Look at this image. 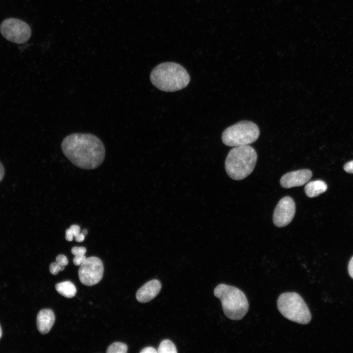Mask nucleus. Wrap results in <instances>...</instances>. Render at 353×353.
I'll use <instances>...</instances> for the list:
<instances>
[{
    "instance_id": "aec40b11",
    "label": "nucleus",
    "mask_w": 353,
    "mask_h": 353,
    "mask_svg": "<svg viewBox=\"0 0 353 353\" xmlns=\"http://www.w3.org/2000/svg\"><path fill=\"white\" fill-rule=\"evenodd\" d=\"M86 257L84 255H75L73 258V263L76 266H80L86 260Z\"/></svg>"
},
{
    "instance_id": "9d476101",
    "label": "nucleus",
    "mask_w": 353,
    "mask_h": 353,
    "mask_svg": "<svg viewBox=\"0 0 353 353\" xmlns=\"http://www.w3.org/2000/svg\"><path fill=\"white\" fill-rule=\"evenodd\" d=\"M312 176L311 171L302 169L287 173L280 180L281 186L285 188L301 186L307 183Z\"/></svg>"
},
{
    "instance_id": "39448f33",
    "label": "nucleus",
    "mask_w": 353,
    "mask_h": 353,
    "mask_svg": "<svg viewBox=\"0 0 353 353\" xmlns=\"http://www.w3.org/2000/svg\"><path fill=\"white\" fill-rule=\"evenodd\" d=\"M279 311L286 318L293 322L307 324L311 319L309 309L303 298L296 292H286L278 298Z\"/></svg>"
},
{
    "instance_id": "20e7f679",
    "label": "nucleus",
    "mask_w": 353,
    "mask_h": 353,
    "mask_svg": "<svg viewBox=\"0 0 353 353\" xmlns=\"http://www.w3.org/2000/svg\"><path fill=\"white\" fill-rule=\"evenodd\" d=\"M214 296L221 301L225 315L229 319H242L249 309V303L245 294L233 286L221 283L214 290Z\"/></svg>"
},
{
    "instance_id": "f3484780",
    "label": "nucleus",
    "mask_w": 353,
    "mask_h": 353,
    "mask_svg": "<svg viewBox=\"0 0 353 353\" xmlns=\"http://www.w3.org/2000/svg\"><path fill=\"white\" fill-rule=\"evenodd\" d=\"M64 269V266L60 265L56 262L51 263L50 266V272L53 275H57L59 271H62Z\"/></svg>"
},
{
    "instance_id": "6e6552de",
    "label": "nucleus",
    "mask_w": 353,
    "mask_h": 353,
    "mask_svg": "<svg viewBox=\"0 0 353 353\" xmlns=\"http://www.w3.org/2000/svg\"><path fill=\"white\" fill-rule=\"evenodd\" d=\"M103 265L98 257L91 256L86 258L80 265L78 277L80 282L87 286H92L99 283L103 277Z\"/></svg>"
},
{
    "instance_id": "423d86ee",
    "label": "nucleus",
    "mask_w": 353,
    "mask_h": 353,
    "mask_svg": "<svg viewBox=\"0 0 353 353\" xmlns=\"http://www.w3.org/2000/svg\"><path fill=\"white\" fill-rule=\"evenodd\" d=\"M259 133L256 124L249 121H242L227 128L222 133V140L227 146L248 145L258 139Z\"/></svg>"
},
{
    "instance_id": "a878e982",
    "label": "nucleus",
    "mask_w": 353,
    "mask_h": 353,
    "mask_svg": "<svg viewBox=\"0 0 353 353\" xmlns=\"http://www.w3.org/2000/svg\"><path fill=\"white\" fill-rule=\"evenodd\" d=\"M76 241L77 242H82L84 241L85 236L81 233H79L78 235L75 237Z\"/></svg>"
},
{
    "instance_id": "cd10ccee",
    "label": "nucleus",
    "mask_w": 353,
    "mask_h": 353,
    "mask_svg": "<svg viewBox=\"0 0 353 353\" xmlns=\"http://www.w3.org/2000/svg\"><path fill=\"white\" fill-rule=\"evenodd\" d=\"M81 233L85 236L87 234V230L85 229L82 230Z\"/></svg>"
},
{
    "instance_id": "a211bd4d",
    "label": "nucleus",
    "mask_w": 353,
    "mask_h": 353,
    "mask_svg": "<svg viewBox=\"0 0 353 353\" xmlns=\"http://www.w3.org/2000/svg\"><path fill=\"white\" fill-rule=\"evenodd\" d=\"M86 252V249L84 247H74L71 249L72 253L75 255H84Z\"/></svg>"
},
{
    "instance_id": "0eeeda50",
    "label": "nucleus",
    "mask_w": 353,
    "mask_h": 353,
    "mask_svg": "<svg viewBox=\"0 0 353 353\" xmlns=\"http://www.w3.org/2000/svg\"><path fill=\"white\" fill-rule=\"evenodd\" d=\"M0 30L5 39L17 44L27 41L31 33V29L26 23L15 18L4 20L0 25Z\"/></svg>"
},
{
    "instance_id": "4be33fe9",
    "label": "nucleus",
    "mask_w": 353,
    "mask_h": 353,
    "mask_svg": "<svg viewBox=\"0 0 353 353\" xmlns=\"http://www.w3.org/2000/svg\"><path fill=\"white\" fill-rule=\"evenodd\" d=\"M344 169L348 173L353 174V160L346 163L344 166Z\"/></svg>"
},
{
    "instance_id": "9b49d317",
    "label": "nucleus",
    "mask_w": 353,
    "mask_h": 353,
    "mask_svg": "<svg viewBox=\"0 0 353 353\" xmlns=\"http://www.w3.org/2000/svg\"><path fill=\"white\" fill-rule=\"evenodd\" d=\"M161 289V284L158 280H151L137 290L136 299L141 303H147L154 299L160 292Z\"/></svg>"
},
{
    "instance_id": "393cba45",
    "label": "nucleus",
    "mask_w": 353,
    "mask_h": 353,
    "mask_svg": "<svg viewBox=\"0 0 353 353\" xmlns=\"http://www.w3.org/2000/svg\"><path fill=\"white\" fill-rule=\"evenodd\" d=\"M73 235L70 229H67L65 231V239L68 241H72L73 239Z\"/></svg>"
},
{
    "instance_id": "4468645a",
    "label": "nucleus",
    "mask_w": 353,
    "mask_h": 353,
    "mask_svg": "<svg viewBox=\"0 0 353 353\" xmlns=\"http://www.w3.org/2000/svg\"><path fill=\"white\" fill-rule=\"evenodd\" d=\"M56 291L60 295L68 298L74 297L76 293L75 285L70 281H65L55 285Z\"/></svg>"
},
{
    "instance_id": "f8f14e48",
    "label": "nucleus",
    "mask_w": 353,
    "mask_h": 353,
    "mask_svg": "<svg viewBox=\"0 0 353 353\" xmlns=\"http://www.w3.org/2000/svg\"><path fill=\"white\" fill-rule=\"evenodd\" d=\"M55 322L53 312L50 309H43L38 313L36 323L38 331L43 334L48 333Z\"/></svg>"
},
{
    "instance_id": "c85d7f7f",
    "label": "nucleus",
    "mask_w": 353,
    "mask_h": 353,
    "mask_svg": "<svg viewBox=\"0 0 353 353\" xmlns=\"http://www.w3.org/2000/svg\"><path fill=\"white\" fill-rule=\"evenodd\" d=\"M1 335H2V330H1V327H0V338L1 337Z\"/></svg>"
},
{
    "instance_id": "1a4fd4ad",
    "label": "nucleus",
    "mask_w": 353,
    "mask_h": 353,
    "mask_svg": "<svg viewBox=\"0 0 353 353\" xmlns=\"http://www.w3.org/2000/svg\"><path fill=\"white\" fill-rule=\"evenodd\" d=\"M295 211V203L292 198L286 196L282 198L274 210V224L279 227L288 225L293 220Z\"/></svg>"
},
{
    "instance_id": "7ed1b4c3",
    "label": "nucleus",
    "mask_w": 353,
    "mask_h": 353,
    "mask_svg": "<svg viewBox=\"0 0 353 353\" xmlns=\"http://www.w3.org/2000/svg\"><path fill=\"white\" fill-rule=\"evenodd\" d=\"M257 159V153L252 147L249 145L234 147L226 157V171L233 179H243L253 171Z\"/></svg>"
},
{
    "instance_id": "6ab92c4d",
    "label": "nucleus",
    "mask_w": 353,
    "mask_h": 353,
    "mask_svg": "<svg viewBox=\"0 0 353 353\" xmlns=\"http://www.w3.org/2000/svg\"><path fill=\"white\" fill-rule=\"evenodd\" d=\"M56 262L62 266H66L68 264L67 257L63 254H59L56 257Z\"/></svg>"
},
{
    "instance_id": "dca6fc26",
    "label": "nucleus",
    "mask_w": 353,
    "mask_h": 353,
    "mask_svg": "<svg viewBox=\"0 0 353 353\" xmlns=\"http://www.w3.org/2000/svg\"><path fill=\"white\" fill-rule=\"evenodd\" d=\"M127 351V345L122 342H114L107 348L108 353H126Z\"/></svg>"
},
{
    "instance_id": "412c9836",
    "label": "nucleus",
    "mask_w": 353,
    "mask_h": 353,
    "mask_svg": "<svg viewBox=\"0 0 353 353\" xmlns=\"http://www.w3.org/2000/svg\"><path fill=\"white\" fill-rule=\"evenodd\" d=\"M73 236L75 237L80 233V227L76 225H73L69 228Z\"/></svg>"
},
{
    "instance_id": "2eb2a0df",
    "label": "nucleus",
    "mask_w": 353,
    "mask_h": 353,
    "mask_svg": "<svg viewBox=\"0 0 353 353\" xmlns=\"http://www.w3.org/2000/svg\"><path fill=\"white\" fill-rule=\"evenodd\" d=\"M157 353H176L177 350L175 344L170 340H163L159 344Z\"/></svg>"
},
{
    "instance_id": "ddd939ff",
    "label": "nucleus",
    "mask_w": 353,
    "mask_h": 353,
    "mask_svg": "<svg viewBox=\"0 0 353 353\" xmlns=\"http://www.w3.org/2000/svg\"><path fill=\"white\" fill-rule=\"evenodd\" d=\"M327 185L321 180H316L307 183L304 187L306 195L309 198L317 197L327 190Z\"/></svg>"
},
{
    "instance_id": "b1692460",
    "label": "nucleus",
    "mask_w": 353,
    "mask_h": 353,
    "mask_svg": "<svg viewBox=\"0 0 353 353\" xmlns=\"http://www.w3.org/2000/svg\"><path fill=\"white\" fill-rule=\"evenodd\" d=\"M348 272L350 277L353 278V256L349 261L348 265Z\"/></svg>"
},
{
    "instance_id": "5701e85b",
    "label": "nucleus",
    "mask_w": 353,
    "mask_h": 353,
    "mask_svg": "<svg viewBox=\"0 0 353 353\" xmlns=\"http://www.w3.org/2000/svg\"><path fill=\"white\" fill-rule=\"evenodd\" d=\"M140 353H157V351L152 347H146L143 348L140 352Z\"/></svg>"
},
{
    "instance_id": "f03ea898",
    "label": "nucleus",
    "mask_w": 353,
    "mask_h": 353,
    "mask_svg": "<svg viewBox=\"0 0 353 353\" xmlns=\"http://www.w3.org/2000/svg\"><path fill=\"white\" fill-rule=\"evenodd\" d=\"M150 79L157 89L165 92H175L185 88L190 77L180 64L172 62L157 65L151 71Z\"/></svg>"
},
{
    "instance_id": "bb28decb",
    "label": "nucleus",
    "mask_w": 353,
    "mask_h": 353,
    "mask_svg": "<svg viewBox=\"0 0 353 353\" xmlns=\"http://www.w3.org/2000/svg\"><path fill=\"white\" fill-rule=\"evenodd\" d=\"M4 175V170L2 164L0 162V181L2 179Z\"/></svg>"
},
{
    "instance_id": "f257e3e1",
    "label": "nucleus",
    "mask_w": 353,
    "mask_h": 353,
    "mask_svg": "<svg viewBox=\"0 0 353 353\" xmlns=\"http://www.w3.org/2000/svg\"><path fill=\"white\" fill-rule=\"evenodd\" d=\"M61 149L65 156L76 166L91 170L99 167L105 154L101 141L91 133H75L63 140Z\"/></svg>"
}]
</instances>
